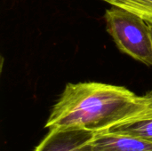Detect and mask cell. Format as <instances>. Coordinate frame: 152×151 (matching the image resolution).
Listing matches in <instances>:
<instances>
[{"instance_id":"cell-2","label":"cell","mask_w":152,"mask_h":151,"mask_svg":"<svg viewBox=\"0 0 152 151\" xmlns=\"http://www.w3.org/2000/svg\"><path fill=\"white\" fill-rule=\"evenodd\" d=\"M108 33L118 48L133 59L152 66V43L148 23L139 15L111 5L105 11Z\"/></svg>"},{"instance_id":"cell-1","label":"cell","mask_w":152,"mask_h":151,"mask_svg":"<svg viewBox=\"0 0 152 151\" xmlns=\"http://www.w3.org/2000/svg\"><path fill=\"white\" fill-rule=\"evenodd\" d=\"M150 103L149 93L139 96L124 86L99 82L69 83L52 107L45 128L109 131L145 111Z\"/></svg>"},{"instance_id":"cell-5","label":"cell","mask_w":152,"mask_h":151,"mask_svg":"<svg viewBox=\"0 0 152 151\" xmlns=\"http://www.w3.org/2000/svg\"><path fill=\"white\" fill-rule=\"evenodd\" d=\"M148 93L151 97V103L145 111L113 126L109 131L124 133L152 142V93L149 92Z\"/></svg>"},{"instance_id":"cell-4","label":"cell","mask_w":152,"mask_h":151,"mask_svg":"<svg viewBox=\"0 0 152 151\" xmlns=\"http://www.w3.org/2000/svg\"><path fill=\"white\" fill-rule=\"evenodd\" d=\"M89 151H152V142L124 133L104 131L94 133Z\"/></svg>"},{"instance_id":"cell-7","label":"cell","mask_w":152,"mask_h":151,"mask_svg":"<svg viewBox=\"0 0 152 151\" xmlns=\"http://www.w3.org/2000/svg\"><path fill=\"white\" fill-rule=\"evenodd\" d=\"M148 25H149V28H150V33H151V43H152V23L151 22H147ZM152 93V90L151 91Z\"/></svg>"},{"instance_id":"cell-6","label":"cell","mask_w":152,"mask_h":151,"mask_svg":"<svg viewBox=\"0 0 152 151\" xmlns=\"http://www.w3.org/2000/svg\"><path fill=\"white\" fill-rule=\"evenodd\" d=\"M110 5L118 6L128 10L140 17L146 22L152 23V0H102Z\"/></svg>"},{"instance_id":"cell-3","label":"cell","mask_w":152,"mask_h":151,"mask_svg":"<svg viewBox=\"0 0 152 151\" xmlns=\"http://www.w3.org/2000/svg\"><path fill=\"white\" fill-rule=\"evenodd\" d=\"M94 132L79 128L48 130L34 151H89Z\"/></svg>"}]
</instances>
